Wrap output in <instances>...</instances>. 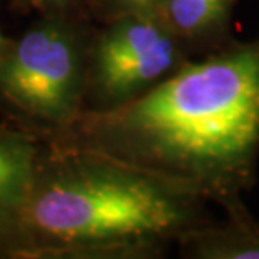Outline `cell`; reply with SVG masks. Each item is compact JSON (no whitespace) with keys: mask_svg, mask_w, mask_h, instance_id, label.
<instances>
[{"mask_svg":"<svg viewBox=\"0 0 259 259\" xmlns=\"http://www.w3.org/2000/svg\"><path fill=\"white\" fill-rule=\"evenodd\" d=\"M185 63L184 42L157 14H128L93 29L84 111H105L148 91Z\"/></svg>","mask_w":259,"mask_h":259,"instance_id":"4","label":"cell"},{"mask_svg":"<svg viewBox=\"0 0 259 259\" xmlns=\"http://www.w3.org/2000/svg\"><path fill=\"white\" fill-rule=\"evenodd\" d=\"M44 142L125 160L239 210L259 155V39L185 61L125 105L82 111Z\"/></svg>","mask_w":259,"mask_h":259,"instance_id":"1","label":"cell"},{"mask_svg":"<svg viewBox=\"0 0 259 259\" xmlns=\"http://www.w3.org/2000/svg\"><path fill=\"white\" fill-rule=\"evenodd\" d=\"M90 17H39L0 53V116L49 140L84 111Z\"/></svg>","mask_w":259,"mask_h":259,"instance_id":"3","label":"cell"},{"mask_svg":"<svg viewBox=\"0 0 259 259\" xmlns=\"http://www.w3.org/2000/svg\"><path fill=\"white\" fill-rule=\"evenodd\" d=\"M12 7L17 12L37 14L39 17H90V0H12Z\"/></svg>","mask_w":259,"mask_h":259,"instance_id":"8","label":"cell"},{"mask_svg":"<svg viewBox=\"0 0 259 259\" xmlns=\"http://www.w3.org/2000/svg\"><path fill=\"white\" fill-rule=\"evenodd\" d=\"M199 195L152 170L44 142L32 187L0 259L150 257L202 226Z\"/></svg>","mask_w":259,"mask_h":259,"instance_id":"2","label":"cell"},{"mask_svg":"<svg viewBox=\"0 0 259 259\" xmlns=\"http://www.w3.org/2000/svg\"><path fill=\"white\" fill-rule=\"evenodd\" d=\"M42 152V138L0 116V244L27 200Z\"/></svg>","mask_w":259,"mask_h":259,"instance_id":"5","label":"cell"},{"mask_svg":"<svg viewBox=\"0 0 259 259\" xmlns=\"http://www.w3.org/2000/svg\"><path fill=\"white\" fill-rule=\"evenodd\" d=\"M236 0H160L157 15L184 44L219 35Z\"/></svg>","mask_w":259,"mask_h":259,"instance_id":"7","label":"cell"},{"mask_svg":"<svg viewBox=\"0 0 259 259\" xmlns=\"http://www.w3.org/2000/svg\"><path fill=\"white\" fill-rule=\"evenodd\" d=\"M227 214L224 224H202L180 237L184 254L195 259H259V224L244 207Z\"/></svg>","mask_w":259,"mask_h":259,"instance_id":"6","label":"cell"},{"mask_svg":"<svg viewBox=\"0 0 259 259\" xmlns=\"http://www.w3.org/2000/svg\"><path fill=\"white\" fill-rule=\"evenodd\" d=\"M9 42H10V37H7V35H5L2 30H0V53H2L5 48H7Z\"/></svg>","mask_w":259,"mask_h":259,"instance_id":"10","label":"cell"},{"mask_svg":"<svg viewBox=\"0 0 259 259\" xmlns=\"http://www.w3.org/2000/svg\"><path fill=\"white\" fill-rule=\"evenodd\" d=\"M160 0H90V17L96 22L128 14H157Z\"/></svg>","mask_w":259,"mask_h":259,"instance_id":"9","label":"cell"}]
</instances>
